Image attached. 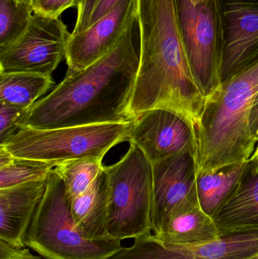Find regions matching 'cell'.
Returning <instances> with one entry per match:
<instances>
[{
	"mask_svg": "<svg viewBox=\"0 0 258 259\" xmlns=\"http://www.w3.org/2000/svg\"><path fill=\"white\" fill-rule=\"evenodd\" d=\"M250 126L252 133L253 137L256 141L258 142V93L254 99L251 109V118H250Z\"/></svg>",
	"mask_w": 258,
	"mask_h": 259,
	"instance_id": "cell-26",
	"label": "cell"
},
{
	"mask_svg": "<svg viewBox=\"0 0 258 259\" xmlns=\"http://www.w3.org/2000/svg\"><path fill=\"white\" fill-rule=\"evenodd\" d=\"M258 149V142L257 143V146H256L255 150H256V149Z\"/></svg>",
	"mask_w": 258,
	"mask_h": 259,
	"instance_id": "cell-29",
	"label": "cell"
},
{
	"mask_svg": "<svg viewBox=\"0 0 258 259\" xmlns=\"http://www.w3.org/2000/svg\"><path fill=\"white\" fill-rule=\"evenodd\" d=\"M258 254V231L234 233L195 246L165 244L154 234L135 239L109 259H247Z\"/></svg>",
	"mask_w": 258,
	"mask_h": 259,
	"instance_id": "cell-9",
	"label": "cell"
},
{
	"mask_svg": "<svg viewBox=\"0 0 258 259\" xmlns=\"http://www.w3.org/2000/svg\"><path fill=\"white\" fill-rule=\"evenodd\" d=\"M212 219L221 237L258 231V172L249 161L237 185Z\"/></svg>",
	"mask_w": 258,
	"mask_h": 259,
	"instance_id": "cell-14",
	"label": "cell"
},
{
	"mask_svg": "<svg viewBox=\"0 0 258 259\" xmlns=\"http://www.w3.org/2000/svg\"><path fill=\"white\" fill-rule=\"evenodd\" d=\"M120 2L121 0H77V21L71 34H78L87 30L110 13Z\"/></svg>",
	"mask_w": 258,
	"mask_h": 259,
	"instance_id": "cell-22",
	"label": "cell"
},
{
	"mask_svg": "<svg viewBox=\"0 0 258 259\" xmlns=\"http://www.w3.org/2000/svg\"><path fill=\"white\" fill-rule=\"evenodd\" d=\"M133 122L54 129L21 128L0 146L16 158L54 163L103 159L114 146L129 140Z\"/></svg>",
	"mask_w": 258,
	"mask_h": 259,
	"instance_id": "cell-5",
	"label": "cell"
},
{
	"mask_svg": "<svg viewBox=\"0 0 258 259\" xmlns=\"http://www.w3.org/2000/svg\"><path fill=\"white\" fill-rule=\"evenodd\" d=\"M77 228L92 240L112 238L108 225V192L104 167L84 193L70 201Z\"/></svg>",
	"mask_w": 258,
	"mask_h": 259,
	"instance_id": "cell-16",
	"label": "cell"
},
{
	"mask_svg": "<svg viewBox=\"0 0 258 259\" xmlns=\"http://www.w3.org/2000/svg\"><path fill=\"white\" fill-rule=\"evenodd\" d=\"M77 0H33L34 13L51 18L59 15L69 8L75 6Z\"/></svg>",
	"mask_w": 258,
	"mask_h": 259,
	"instance_id": "cell-24",
	"label": "cell"
},
{
	"mask_svg": "<svg viewBox=\"0 0 258 259\" xmlns=\"http://www.w3.org/2000/svg\"><path fill=\"white\" fill-rule=\"evenodd\" d=\"M223 13L225 44L221 83L258 60V3L233 0Z\"/></svg>",
	"mask_w": 258,
	"mask_h": 259,
	"instance_id": "cell-12",
	"label": "cell"
},
{
	"mask_svg": "<svg viewBox=\"0 0 258 259\" xmlns=\"http://www.w3.org/2000/svg\"><path fill=\"white\" fill-rule=\"evenodd\" d=\"M128 141L137 146L151 164L184 152L196 155L193 127L178 114L165 109L138 115Z\"/></svg>",
	"mask_w": 258,
	"mask_h": 259,
	"instance_id": "cell-10",
	"label": "cell"
},
{
	"mask_svg": "<svg viewBox=\"0 0 258 259\" xmlns=\"http://www.w3.org/2000/svg\"><path fill=\"white\" fill-rule=\"evenodd\" d=\"M56 166L54 163L14 157L10 164L0 167V189L45 179Z\"/></svg>",
	"mask_w": 258,
	"mask_h": 259,
	"instance_id": "cell-21",
	"label": "cell"
},
{
	"mask_svg": "<svg viewBox=\"0 0 258 259\" xmlns=\"http://www.w3.org/2000/svg\"><path fill=\"white\" fill-rule=\"evenodd\" d=\"M0 259H41L26 247H18L0 240Z\"/></svg>",
	"mask_w": 258,
	"mask_h": 259,
	"instance_id": "cell-25",
	"label": "cell"
},
{
	"mask_svg": "<svg viewBox=\"0 0 258 259\" xmlns=\"http://www.w3.org/2000/svg\"><path fill=\"white\" fill-rule=\"evenodd\" d=\"M70 36L60 18L34 13L25 33L15 44L0 50V71L51 77L66 58Z\"/></svg>",
	"mask_w": 258,
	"mask_h": 259,
	"instance_id": "cell-7",
	"label": "cell"
},
{
	"mask_svg": "<svg viewBox=\"0 0 258 259\" xmlns=\"http://www.w3.org/2000/svg\"><path fill=\"white\" fill-rule=\"evenodd\" d=\"M140 29L137 15L116 47L80 71H67L65 79L26 111L21 128L54 129L134 121L130 112L137 76Z\"/></svg>",
	"mask_w": 258,
	"mask_h": 259,
	"instance_id": "cell-1",
	"label": "cell"
},
{
	"mask_svg": "<svg viewBox=\"0 0 258 259\" xmlns=\"http://www.w3.org/2000/svg\"><path fill=\"white\" fill-rule=\"evenodd\" d=\"M247 259H258V254H257V255H254V256L250 257V258Z\"/></svg>",
	"mask_w": 258,
	"mask_h": 259,
	"instance_id": "cell-28",
	"label": "cell"
},
{
	"mask_svg": "<svg viewBox=\"0 0 258 259\" xmlns=\"http://www.w3.org/2000/svg\"><path fill=\"white\" fill-rule=\"evenodd\" d=\"M48 180L0 189V240L18 247L27 246V232L45 194Z\"/></svg>",
	"mask_w": 258,
	"mask_h": 259,
	"instance_id": "cell-13",
	"label": "cell"
},
{
	"mask_svg": "<svg viewBox=\"0 0 258 259\" xmlns=\"http://www.w3.org/2000/svg\"><path fill=\"white\" fill-rule=\"evenodd\" d=\"M192 75L204 97L221 84L225 21L218 0H176Z\"/></svg>",
	"mask_w": 258,
	"mask_h": 259,
	"instance_id": "cell-6",
	"label": "cell"
},
{
	"mask_svg": "<svg viewBox=\"0 0 258 259\" xmlns=\"http://www.w3.org/2000/svg\"><path fill=\"white\" fill-rule=\"evenodd\" d=\"M154 236L165 244L180 246H200L221 238L214 219L199 205H191L170 216Z\"/></svg>",
	"mask_w": 258,
	"mask_h": 259,
	"instance_id": "cell-15",
	"label": "cell"
},
{
	"mask_svg": "<svg viewBox=\"0 0 258 259\" xmlns=\"http://www.w3.org/2000/svg\"><path fill=\"white\" fill-rule=\"evenodd\" d=\"M247 162L227 166L215 171L197 173L196 188L201 209L213 216L231 194Z\"/></svg>",
	"mask_w": 258,
	"mask_h": 259,
	"instance_id": "cell-17",
	"label": "cell"
},
{
	"mask_svg": "<svg viewBox=\"0 0 258 259\" xmlns=\"http://www.w3.org/2000/svg\"><path fill=\"white\" fill-rule=\"evenodd\" d=\"M27 110L0 103V145L19 131L18 121Z\"/></svg>",
	"mask_w": 258,
	"mask_h": 259,
	"instance_id": "cell-23",
	"label": "cell"
},
{
	"mask_svg": "<svg viewBox=\"0 0 258 259\" xmlns=\"http://www.w3.org/2000/svg\"><path fill=\"white\" fill-rule=\"evenodd\" d=\"M138 12V0H121L104 18L78 34L71 33L66 59L70 71H80L116 47Z\"/></svg>",
	"mask_w": 258,
	"mask_h": 259,
	"instance_id": "cell-11",
	"label": "cell"
},
{
	"mask_svg": "<svg viewBox=\"0 0 258 259\" xmlns=\"http://www.w3.org/2000/svg\"><path fill=\"white\" fill-rule=\"evenodd\" d=\"M153 234L160 231L174 213L191 205H199L197 194L195 153L184 152L151 164Z\"/></svg>",
	"mask_w": 258,
	"mask_h": 259,
	"instance_id": "cell-8",
	"label": "cell"
},
{
	"mask_svg": "<svg viewBox=\"0 0 258 259\" xmlns=\"http://www.w3.org/2000/svg\"><path fill=\"white\" fill-rule=\"evenodd\" d=\"M115 238L92 240L77 228L62 178L53 170L26 237L45 259H109L123 249Z\"/></svg>",
	"mask_w": 258,
	"mask_h": 259,
	"instance_id": "cell-3",
	"label": "cell"
},
{
	"mask_svg": "<svg viewBox=\"0 0 258 259\" xmlns=\"http://www.w3.org/2000/svg\"><path fill=\"white\" fill-rule=\"evenodd\" d=\"M104 170L110 237L123 240L151 234L153 175L148 158L130 144L125 155Z\"/></svg>",
	"mask_w": 258,
	"mask_h": 259,
	"instance_id": "cell-4",
	"label": "cell"
},
{
	"mask_svg": "<svg viewBox=\"0 0 258 259\" xmlns=\"http://www.w3.org/2000/svg\"><path fill=\"white\" fill-rule=\"evenodd\" d=\"M103 167L102 160L85 158L61 163L55 167V171L63 181L71 201L91 187Z\"/></svg>",
	"mask_w": 258,
	"mask_h": 259,
	"instance_id": "cell-20",
	"label": "cell"
},
{
	"mask_svg": "<svg viewBox=\"0 0 258 259\" xmlns=\"http://www.w3.org/2000/svg\"><path fill=\"white\" fill-rule=\"evenodd\" d=\"M54 84L51 77L0 71V103L28 109Z\"/></svg>",
	"mask_w": 258,
	"mask_h": 259,
	"instance_id": "cell-18",
	"label": "cell"
},
{
	"mask_svg": "<svg viewBox=\"0 0 258 259\" xmlns=\"http://www.w3.org/2000/svg\"><path fill=\"white\" fill-rule=\"evenodd\" d=\"M33 14V0H0V50L25 33Z\"/></svg>",
	"mask_w": 258,
	"mask_h": 259,
	"instance_id": "cell-19",
	"label": "cell"
},
{
	"mask_svg": "<svg viewBox=\"0 0 258 259\" xmlns=\"http://www.w3.org/2000/svg\"><path fill=\"white\" fill-rule=\"evenodd\" d=\"M248 161L251 163L254 170L258 172V149L254 151V154Z\"/></svg>",
	"mask_w": 258,
	"mask_h": 259,
	"instance_id": "cell-27",
	"label": "cell"
},
{
	"mask_svg": "<svg viewBox=\"0 0 258 259\" xmlns=\"http://www.w3.org/2000/svg\"><path fill=\"white\" fill-rule=\"evenodd\" d=\"M258 93V60L206 97L195 133L197 173L247 162L256 143L250 126Z\"/></svg>",
	"mask_w": 258,
	"mask_h": 259,
	"instance_id": "cell-2",
	"label": "cell"
}]
</instances>
